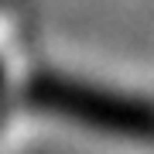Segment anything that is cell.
Masks as SVG:
<instances>
[{
    "mask_svg": "<svg viewBox=\"0 0 154 154\" xmlns=\"http://www.w3.org/2000/svg\"><path fill=\"white\" fill-rule=\"evenodd\" d=\"M34 96L51 110L69 113L72 120L106 127L113 134H130V137H154V110L134 99L89 89L79 82H65V79H41L34 86Z\"/></svg>",
    "mask_w": 154,
    "mask_h": 154,
    "instance_id": "6da1fadb",
    "label": "cell"
}]
</instances>
